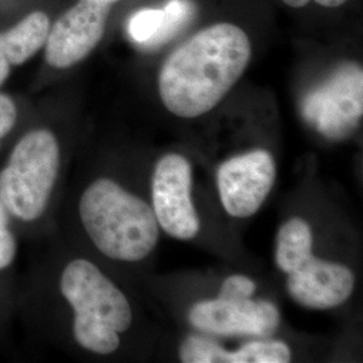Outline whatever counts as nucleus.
Segmentation results:
<instances>
[{
  "label": "nucleus",
  "instance_id": "4468645a",
  "mask_svg": "<svg viewBox=\"0 0 363 363\" xmlns=\"http://www.w3.org/2000/svg\"><path fill=\"white\" fill-rule=\"evenodd\" d=\"M312 230L301 218H291L280 228L276 241V264L280 271L291 273L312 256Z\"/></svg>",
  "mask_w": 363,
  "mask_h": 363
},
{
  "label": "nucleus",
  "instance_id": "9d476101",
  "mask_svg": "<svg viewBox=\"0 0 363 363\" xmlns=\"http://www.w3.org/2000/svg\"><path fill=\"white\" fill-rule=\"evenodd\" d=\"M355 277L350 268L311 256L288 273L286 289L298 304L311 310H330L347 301Z\"/></svg>",
  "mask_w": 363,
  "mask_h": 363
},
{
  "label": "nucleus",
  "instance_id": "423d86ee",
  "mask_svg": "<svg viewBox=\"0 0 363 363\" xmlns=\"http://www.w3.org/2000/svg\"><path fill=\"white\" fill-rule=\"evenodd\" d=\"M193 169L179 154L163 156L152 175V205L159 228L182 241L199 233V218L191 199Z\"/></svg>",
  "mask_w": 363,
  "mask_h": 363
},
{
  "label": "nucleus",
  "instance_id": "39448f33",
  "mask_svg": "<svg viewBox=\"0 0 363 363\" xmlns=\"http://www.w3.org/2000/svg\"><path fill=\"white\" fill-rule=\"evenodd\" d=\"M303 116L323 136L339 139L355 130L363 113V73L355 64L339 67L303 100Z\"/></svg>",
  "mask_w": 363,
  "mask_h": 363
},
{
  "label": "nucleus",
  "instance_id": "f03ea898",
  "mask_svg": "<svg viewBox=\"0 0 363 363\" xmlns=\"http://www.w3.org/2000/svg\"><path fill=\"white\" fill-rule=\"evenodd\" d=\"M79 217L91 242L109 259L140 261L159 240L152 208L106 178L93 182L85 190Z\"/></svg>",
  "mask_w": 363,
  "mask_h": 363
},
{
  "label": "nucleus",
  "instance_id": "f8f14e48",
  "mask_svg": "<svg viewBox=\"0 0 363 363\" xmlns=\"http://www.w3.org/2000/svg\"><path fill=\"white\" fill-rule=\"evenodd\" d=\"M194 13L191 0H169L163 9H143L133 13L128 33L136 43L155 48L175 37L191 22Z\"/></svg>",
  "mask_w": 363,
  "mask_h": 363
},
{
  "label": "nucleus",
  "instance_id": "f3484780",
  "mask_svg": "<svg viewBox=\"0 0 363 363\" xmlns=\"http://www.w3.org/2000/svg\"><path fill=\"white\" fill-rule=\"evenodd\" d=\"M16 106L13 104V100L0 93V140L9 133L16 123Z\"/></svg>",
  "mask_w": 363,
  "mask_h": 363
},
{
  "label": "nucleus",
  "instance_id": "9b49d317",
  "mask_svg": "<svg viewBox=\"0 0 363 363\" xmlns=\"http://www.w3.org/2000/svg\"><path fill=\"white\" fill-rule=\"evenodd\" d=\"M186 363H288L291 349L281 340H255L238 350L226 351L205 337H189L179 350Z\"/></svg>",
  "mask_w": 363,
  "mask_h": 363
},
{
  "label": "nucleus",
  "instance_id": "2eb2a0df",
  "mask_svg": "<svg viewBox=\"0 0 363 363\" xmlns=\"http://www.w3.org/2000/svg\"><path fill=\"white\" fill-rule=\"evenodd\" d=\"M256 291V283L244 274L229 276L220 286L218 298L242 300L250 298Z\"/></svg>",
  "mask_w": 363,
  "mask_h": 363
},
{
  "label": "nucleus",
  "instance_id": "ddd939ff",
  "mask_svg": "<svg viewBox=\"0 0 363 363\" xmlns=\"http://www.w3.org/2000/svg\"><path fill=\"white\" fill-rule=\"evenodd\" d=\"M50 26L46 13L34 11L10 30L0 33V86L10 76L13 66L23 65L45 46Z\"/></svg>",
  "mask_w": 363,
  "mask_h": 363
},
{
  "label": "nucleus",
  "instance_id": "a211bd4d",
  "mask_svg": "<svg viewBox=\"0 0 363 363\" xmlns=\"http://www.w3.org/2000/svg\"><path fill=\"white\" fill-rule=\"evenodd\" d=\"M281 1L292 9H303L307 4H310L311 1H315L316 4L325 7V9H337V7L343 6L345 3H347L349 0H281Z\"/></svg>",
  "mask_w": 363,
  "mask_h": 363
},
{
  "label": "nucleus",
  "instance_id": "dca6fc26",
  "mask_svg": "<svg viewBox=\"0 0 363 363\" xmlns=\"http://www.w3.org/2000/svg\"><path fill=\"white\" fill-rule=\"evenodd\" d=\"M9 223V210L0 199V269L10 267L16 253V241Z\"/></svg>",
  "mask_w": 363,
  "mask_h": 363
},
{
  "label": "nucleus",
  "instance_id": "6e6552de",
  "mask_svg": "<svg viewBox=\"0 0 363 363\" xmlns=\"http://www.w3.org/2000/svg\"><path fill=\"white\" fill-rule=\"evenodd\" d=\"M274 179L276 163L265 150H255L226 160L217 171L223 208L234 218L256 214L272 191Z\"/></svg>",
  "mask_w": 363,
  "mask_h": 363
},
{
  "label": "nucleus",
  "instance_id": "f257e3e1",
  "mask_svg": "<svg viewBox=\"0 0 363 363\" xmlns=\"http://www.w3.org/2000/svg\"><path fill=\"white\" fill-rule=\"evenodd\" d=\"M250 58L252 45L242 28L228 22L202 28L164 61L160 100L175 116H202L232 91Z\"/></svg>",
  "mask_w": 363,
  "mask_h": 363
},
{
  "label": "nucleus",
  "instance_id": "0eeeda50",
  "mask_svg": "<svg viewBox=\"0 0 363 363\" xmlns=\"http://www.w3.org/2000/svg\"><path fill=\"white\" fill-rule=\"evenodd\" d=\"M120 0H78L50 26L45 43L46 62L67 69L85 60L104 37L112 6Z\"/></svg>",
  "mask_w": 363,
  "mask_h": 363
},
{
  "label": "nucleus",
  "instance_id": "20e7f679",
  "mask_svg": "<svg viewBox=\"0 0 363 363\" xmlns=\"http://www.w3.org/2000/svg\"><path fill=\"white\" fill-rule=\"evenodd\" d=\"M60 169V145L50 130L28 132L0 172V199L13 217L39 218L50 199Z\"/></svg>",
  "mask_w": 363,
  "mask_h": 363
},
{
  "label": "nucleus",
  "instance_id": "7ed1b4c3",
  "mask_svg": "<svg viewBox=\"0 0 363 363\" xmlns=\"http://www.w3.org/2000/svg\"><path fill=\"white\" fill-rule=\"evenodd\" d=\"M61 292L74 310L73 334L86 350L108 355L120 346L118 334L132 323L130 303L104 273L86 259L67 264Z\"/></svg>",
  "mask_w": 363,
  "mask_h": 363
},
{
  "label": "nucleus",
  "instance_id": "1a4fd4ad",
  "mask_svg": "<svg viewBox=\"0 0 363 363\" xmlns=\"http://www.w3.org/2000/svg\"><path fill=\"white\" fill-rule=\"evenodd\" d=\"M195 328L217 335L272 337L280 325V312L269 301L252 298L199 301L189 312Z\"/></svg>",
  "mask_w": 363,
  "mask_h": 363
}]
</instances>
